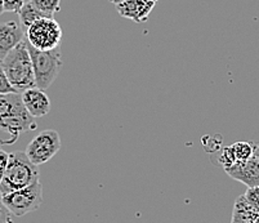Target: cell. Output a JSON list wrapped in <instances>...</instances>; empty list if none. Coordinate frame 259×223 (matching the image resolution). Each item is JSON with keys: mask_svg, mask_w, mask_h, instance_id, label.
<instances>
[{"mask_svg": "<svg viewBox=\"0 0 259 223\" xmlns=\"http://www.w3.org/2000/svg\"><path fill=\"white\" fill-rule=\"evenodd\" d=\"M35 117L23 105L21 93L0 95V130L9 136L4 145H12L22 133L36 129Z\"/></svg>", "mask_w": 259, "mask_h": 223, "instance_id": "obj_1", "label": "cell"}, {"mask_svg": "<svg viewBox=\"0 0 259 223\" xmlns=\"http://www.w3.org/2000/svg\"><path fill=\"white\" fill-rule=\"evenodd\" d=\"M2 66L6 71L11 85L18 93L36 86L34 67H32L31 56L27 48L26 37L6 56V58L2 61Z\"/></svg>", "mask_w": 259, "mask_h": 223, "instance_id": "obj_2", "label": "cell"}, {"mask_svg": "<svg viewBox=\"0 0 259 223\" xmlns=\"http://www.w3.org/2000/svg\"><path fill=\"white\" fill-rule=\"evenodd\" d=\"M39 168L31 163L26 152L15 151L9 154L4 177L0 182V195L25 189L39 180Z\"/></svg>", "mask_w": 259, "mask_h": 223, "instance_id": "obj_3", "label": "cell"}, {"mask_svg": "<svg viewBox=\"0 0 259 223\" xmlns=\"http://www.w3.org/2000/svg\"><path fill=\"white\" fill-rule=\"evenodd\" d=\"M27 48L31 56L36 86L39 89L47 91L57 79L58 72L62 66L60 48L53 49V51H39L30 46L29 41H27Z\"/></svg>", "mask_w": 259, "mask_h": 223, "instance_id": "obj_4", "label": "cell"}, {"mask_svg": "<svg viewBox=\"0 0 259 223\" xmlns=\"http://www.w3.org/2000/svg\"><path fill=\"white\" fill-rule=\"evenodd\" d=\"M3 204L15 217H23L35 212L43 204V185L40 181L25 189L2 195Z\"/></svg>", "mask_w": 259, "mask_h": 223, "instance_id": "obj_5", "label": "cell"}, {"mask_svg": "<svg viewBox=\"0 0 259 223\" xmlns=\"http://www.w3.org/2000/svg\"><path fill=\"white\" fill-rule=\"evenodd\" d=\"M62 29L53 17H44L35 21L26 30V40L39 51H53L60 48Z\"/></svg>", "mask_w": 259, "mask_h": 223, "instance_id": "obj_6", "label": "cell"}, {"mask_svg": "<svg viewBox=\"0 0 259 223\" xmlns=\"http://www.w3.org/2000/svg\"><path fill=\"white\" fill-rule=\"evenodd\" d=\"M61 149V137L57 130L47 129L37 133L26 147V155L35 165H41L51 160Z\"/></svg>", "mask_w": 259, "mask_h": 223, "instance_id": "obj_7", "label": "cell"}, {"mask_svg": "<svg viewBox=\"0 0 259 223\" xmlns=\"http://www.w3.org/2000/svg\"><path fill=\"white\" fill-rule=\"evenodd\" d=\"M157 2L159 0H125L115 7L121 17L136 23H143L148 20Z\"/></svg>", "mask_w": 259, "mask_h": 223, "instance_id": "obj_8", "label": "cell"}, {"mask_svg": "<svg viewBox=\"0 0 259 223\" xmlns=\"http://www.w3.org/2000/svg\"><path fill=\"white\" fill-rule=\"evenodd\" d=\"M225 172L232 180L244 183L245 186H259V159L255 156L246 161H237L230 168H226Z\"/></svg>", "mask_w": 259, "mask_h": 223, "instance_id": "obj_9", "label": "cell"}, {"mask_svg": "<svg viewBox=\"0 0 259 223\" xmlns=\"http://www.w3.org/2000/svg\"><path fill=\"white\" fill-rule=\"evenodd\" d=\"M26 37L25 30L17 21L0 22V62L12 49H15Z\"/></svg>", "mask_w": 259, "mask_h": 223, "instance_id": "obj_10", "label": "cell"}, {"mask_svg": "<svg viewBox=\"0 0 259 223\" xmlns=\"http://www.w3.org/2000/svg\"><path fill=\"white\" fill-rule=\"evenodd\" d=\"M21 96H22L25 107L35 119L46 116L51 111V100H49L46 91H43V89H39L37 86H35V88H30L27 91L22 92Z\"/></svg>", "mask_w": 259, "mask_h": 223, "instance_id": "obj_11", "label": "cell"}, {"mask_svg": "<svg viewBox=\"0 0 259 223\" xmlns=\"http://www.w3.org/2000/svg\"><path fill=\"white\" fill-rule=\"evenodd\" d=\"M231 223H259V212L249 205L244 195L235 201Z\"/></svg>", "mask_w": 259, "mask_h": 223, "instance_id": "obj_12", "label": "cell"}, {"mask_svg": "<svg viewBox=\"0 0 259 223\" xmlns=\"http://www.w3.org/2000/svg\"><path fill=\"white\" fill-rule=\"evenodd\" d=\"M18 16H20V23L22 26V29L26 30L29 29L30 26L35 22V21L40 20V18H44L47 17L44 13H41L40 11H37L31 3H25L23 7L21 8V11L18 12Z\"/></svg>", "mask_w": 259, "mask_h": 223, "instance_id": "obj_13", "label": "cell"}, {"mask_svg": "<svg viewBox=\"0 0 259 223\" xmlns=\"http://www.w3.org/2000/svg\"><path fill=\"white\" fill-rule=\"evenodd\" d=\"M30 3L47 17H53L61 11V0H30Z\"/></svg>", "mask_w": 259, "mask_h": 223, "instance_id": "obj_14", "label": "cell"}, {"mask_svg": "<svg viewBox=\"0 0 259 223\" xmlns=\"http://www.w3.org/2000/svg\"><path fill=\"white\" fill-rule=\"evenodd\" d=\"M237 161H246L254 156L255 145L251 142H236L231 145Z\"/></svg>", "mask_w": 259, "mask_h": 223, "instance_id": "obj_15", "label": "cell"}, {"mask_svg": "<svg viewBox=\"0 0 259 223\" xmlns=\"http://www.w3.org/2000/svg\"><path fill=\"white\" fill-rule=\"evenodd\" d=\"M237 160L236 157H235L234 151H232V147L227 146L221 151L220 155V164L223 166V169L226 168H230L234 164H236Z\"/></svg>", "mask_w": 259, "mask_h": 223, "instance_id": "obj_16", "label": "cell"}, {"mask_svg": "<svg viewBox=\"0 0 259 223\" xmlns=\"http://www.w3.org/2000/svg\"><path fill=\"white\" fill-rule=\"evenodd\" d=\"M245 199L248 201L249 205L253 209H255L256 212H259V186L255 187H248V190L244 194Z\"/></svg>", "mask_w": 259, "mask_h": 223, "instance_id": "obj_17", "label": "cell"}, {"mask_svg": "<svg viewBox=\"0 0 259 223\" xmlns=\"http://www.w3.org/2000/svg\"><path fill=\"white\" fill-rule=\"evenodd\" d=\"M7 93H18V92H16V89L11 85L0 62V95H7Z\"/></svg>", "mask_w": 259, "mask_h": 223, "instance_id": "obj_18", "label": "cell"}, {"mask_svg": "<svg viewBox=\"0 0 259 223\" xmlns=\"http://www.w3.org/2000/svg\"><path fill=\"white\" fill-rule=\"evenodd\" d=\"M25 4V0H4V12L18 13Z\"/></svg>", "mask_w": 259, "mask_h": 223, "instance_id": "obj_19", "label": "cell"}, {"mask_svg": "<svg viewBox=\"0 0 259 223\" xmlns=\"http://www.w3.org/2000/svg\"><path fill=\"white\" fill-rule=\"evenodd\" d=\"M0 223H15L13 222V214L9 212L7 206L3 204L2 195H0Z\"/></svg>", "mask_w": 259, "mask_h": 223, "instance_id": "obj_20", "label": "cell"}, {"mask_svg": "<svg viewBox=\"0 0 259 223\" xmlns=\"http://www.w3.org/2000/svg\"><path fill=\"white\" fill-rule=\"evenodd\" d=\"M8 160H9V154H7L6 151L3 150H0V182L3 180L4 173H6L7 165H8Z\"/></svg>", "mask_w": 259, "mask_h": 223, "instance_id": "obj_21", "label": "cell"}, {"mask_svg": "<svg viewBox=\"0 0 259 223\" xmlns=\"http://www.w3.org/2000/svg\"><path fill=\"white\" fill-rule=\"evenodd\" d=\"M4 13V0H0V15Z\"/></svg>", "mask_w": 259, "mask_h": 223, "instance_id": "obj_22", "label": "cell"}, {"mask_svg": "<svg viewBox=\"0 0 259 223\" xmlns=\"http://www.w3.org/2000/svg\"><path fill=\"white\" fill-rule=\"evenodd\" d=\"M254 156H255L256 159H259V146H255V150H254Z\"/></svg>", "mask_w": 259, "mask_h": 223, "instance_id": "obj_23", "label": "cell"}, {"mask_svg": "<svg viewBox=\"0 0 259 223\" xmlns=\"http://www.w3.org/2000/svg\"><path fill=\"white\" fill-rule=\"evenodd\" d=\"M108 2H110V3H112V4H115V6H116V4L121 3V2H125V0H108Z\"/></svg>", "mask_w": 259, "mask_h": 223, "instance_id": "obj_24", "label": "cell"}, {"mask_svg": "<svg viewBox=\"0 0 259 223\" xmlns=\"http://www.w3.org/2000/svg\"><path fill=\"white\" fill-rule=\"evenodd\" d=\"M0 145H2V143H0Z\"/></svg>", "mask_w": 259, "mask_h": 223, "instance_id": "obj_25", "label": "cell"}]
</instances>
